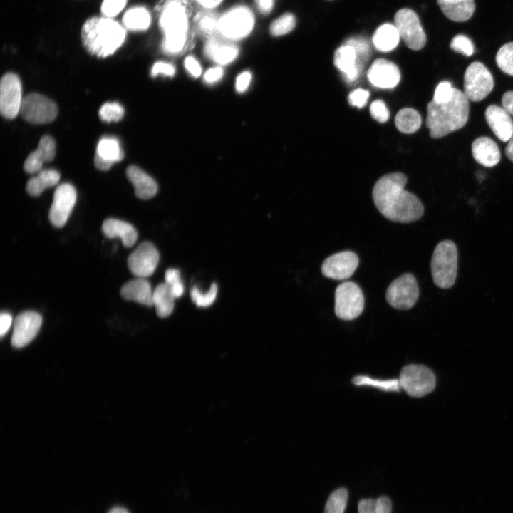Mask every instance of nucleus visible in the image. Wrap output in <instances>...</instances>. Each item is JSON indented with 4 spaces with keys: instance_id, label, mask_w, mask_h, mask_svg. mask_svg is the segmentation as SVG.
I'll return each instance as SVG.
<instances>
[{
    "instance_id": "obj_8",
    "label": "nucleus",
    "mask_w": 513,
    "mask_h": 513,
    "mask_svg": "<svg viewBox=\"0 0 513 513\" xmlns=\"http://www.w3.org/2000/svg\"><path fill=\"white\" fill-rule=\"evenodd\" d=\"M494 78L490 71L481 62L470 63L464 74V91L469 100L479 102L492 90Z\"/></svg>"
},
{
    "instance_id": "obj_39",
    "label": "nucleus",
    "mask_w": 513,
    "mask_h": 513,
    "mask_svg": "<svg viewBox=\"0 0 513 513\" xmlns=\"http://www.w3.org/2000/svg\"><path fill=\"white\" fill-rule=\"evenodd\" d=\"M165 283L170 286L175 299L180 297L184 293V286L180 280L178 269H169L165 274Z\"/></svg>"
},
{
    "instance_id": "obj_2",
    "label": "nucleus",
    "mask_w": 513,
    "mask_h": 513,
    "mask_svg": "<svg viewBox=\"0 0 513 513\" xmlns=\"http://www.w3.org/2000/svg\"><path fill=\"white\" fill-rule=\"evenodd\" d=\"M426 127L432 138H440L465 125L469 118V100L465 93L455 88L447 103L433 100L427 105Z\"/></svg>"
},
{
    "instance_id": "obj_31",
    "label": "nucleus",
    "mask_w": 513,
    "mask_h": 513,
    "mask_svg": "<svg viewBox=\"0 0 513 513\" xmlns=\"http://www.w3.org/2000/svg\"><path fill=\"white\" fill-rule=\"evenodd\" d=\"M175 299L170 286L165 282L155 287L153 291L152 303L159 317L166 318L172 314Z\"/></svg>"
},
{
    "instance_id": "obj_49",
    "label": "nucleus",
    "mask_w": 513,
    "mask_h": 513,
    "mask_svg": "<svg viewBox=\"0 0 513 513\" xmlns=\"http://www.w3.org/2000/svg\"><path fill=\"white\" fill-rule=\"evenodd\" d=\"M223 73V69L221 67H214L204 73V79L208 83H214L222 78Z\"/></svg>"
},
{
    "instance_id": "obj_1",
    "label": "nucleus",
    "mask_w": 513,
    "mask_h": 513,
    "mask_svg": "<svg viewBox=\"0 0 513 513\" xmlns=\"http://www.w3.org/2000/svg\"><path fill=\"white\" fill-rule=\"evenodd\" d=\"M406 182V175L397 172L383 175L374 185L373 202L390 221L410 223L420 219L424 214V206L419 198L405 190Z\"/></svg>"
},
{
    "instance_id": "obj_6",
    "label": "nucleus",
    "mask_w": 513,
    "mask_h": 513,
    "mask_svg": "<svg viewBox=\"0 0 513 513\" xmlns=\"http://www.w3.org/2000/svg\"><path fill=\"white\" fill-rule=\"evenodd\" d=\"M399 383L408 395L420 398L434 390L436 378L433 372L425 366L411 364L402 368Z\"/></svg>"
},
{
    "instance_id": "obj_15",
    "label": "nucleus",
    "mask_w": 513,
    "mask_h": 513,
    "mask_svg": "<svg viewBox=\"0 0 513 513\" xmlns=\"http://www.w3.org/2000/svg\"><path fill=\"white\" fill-rule=\"evenodd\" d=\"M75 187L69 183L58 185L53 194L48 218L51 224L60 228L66 223L76 201Z\"/></svg>"
},
{
    "instance_id": "obj_52",
    "label": "nucleus",
    "mask_w": 513,
    "mask_h": 513,
    "mask_svg": "<svg viewBox=\"0 0 513 513\" xmlns=\"http://www.w3.org/2000/svg\"><path fill=\"white\" fill-rule=\"evenodd\" d=\"M12 317L7 312H1L0 316V336L2 338L9 330Z\"/></svg>"
},
{
    "instance_id": "obj_22",
    "label": "nucleus",
    "mask_w": 513,
    "mask_h": 513,
    "mask_svg": "<svg viewBox=\"0 0 513 513\" xmlns=\"http://www.w3.org/2000/svg\"><path fill=\"white\" fill-rule=\"evenodd\" d=\"M56 155V143L48 135L43 136L36 150L26 159L24 169L28 173H36L42 170L43 163L53 160Z\"/></svg>"
},
{
    "instance_id": "obj_11",
    "label": "nucleus",
    "mask_w": 513,
    "mask_h": 513,
    "mask_svg": "<svg viewBox=\"0 0 513 513\" xmlns=\"http://www.w3.org/2000/svg\"><path fill=\"white\" fill-rule=\"evenodd\" d=\"M56 103L38 93H31L23 98L19 114L27 122L33 124H45L52 122L56 117Z\"/></svg>"
},
{
    "instance_id": "obj_36",
    "label": "nucleus",
    "mask_w": 513,
    "mask_h": 513,
    "mask_svg": "<svg viewBox=\"0 0 513 513\" xmlns=\"http://www.w3.org/2000/svg\"><path fill=\"white\" fill-rule=\"evenodd\" d=\"M498 67L506 74L513 76V41L502 45L496 55Z\"/></svg>"
},
{
    "instance_id": "obj_23",
    "label": "nucleus",
    "mask_w": 513,
    "mask_h": 513,
    "mask_svg": "<svg viewBox=\"0 0 513 513\" xmlns=\"http://www.w3.org/2000/svg\"><path fill=\"white\" fill-rule=\"evenodd\" d=\"M472 154L477 162L487 167L497 165L501 158L497 143L486 136L477 138L473 141Z\"/></svg>"
},
{
    "instance_id": "obj_12",
    "label": "nucleus",
    "mask_w": 513,
    "mask_h": 513,
    "mask_svg": "<svg viewBox=\"0 0 513 513\" xmlns=\"http://www.w3.org/2000/svg\"><path fill=\"white\" fill-rule=\"evenodd\" d=\"M252 13L246 7H236L219 19V31L229 39H239L247 36L254 26Z\"/></svg>"
},
{
    "instance_id": "obj_35",
    "label": "nucleus",
    "mask_w": 513,
    "mask_h": 513,
    "mask_svg": "<svg viewBox=\"0 0 513 513\" xmlns=\"http://www.w3.org/2000/svg\"><path fill=\"white\" fill-rule=\"evenodd\" d=\"M348 500V492L345 488L333 491L328 497L324 513H343Z\"/></svg>"
},
{
    "instance_id": "obj_56",
    "label": "nucleus",
    "mask_w": 513,
    "mask_h": 513,
    "mask_svg": "<svg viewBox=\"0 0 513 513\" xmlns=\"http://www.w3.org/2000/svg\"><path fill=\"white\" fill-rule=\"evenodd\" d=\"M507 142V145L505 148V154L507 157L513 162V136Z\"/></svg>"
},
{
    "instance_id": "obj_4",
    "label": "nucleus",
    "mask_w": 513,
    "mask_h": 513,
    "mask_svg": "<svg viewBox=\"0 0 513 513\" xmlns=\"http://www.w3.org/2000/svg\"><path fill=\"white\" fill-rule=\"evenodd\" d=\"M160 26L165 34L163 51L170 55L180 52L185 46L187 31V17L183 4L177 0L167 2L160 14Z\"/></svg>"
},
{
    "instance_id": "obj_14",
    "label": "nucleus",
    "mask_w": 513,
    "mask_h": 513,
    "mask_svg": "<svg viewBox=\"0 0 513 513\" xmlns=\"http://www.w3.org/2000/svg\"><path fill=\"white\" fill-rule=\"evenodd\" d=\"M23 97L19 76L13 73L4 74L0 83V111L5 118L13 119L20 111Z\"/></svg>"
},
{
    "instance_id": "obj_43",
    "label": "nucleus",
    "mask_w": 513,
    "mask_h": 513,
    "mask_svg": "<svg viewBox=\"0 0 513 513\" xmlns=\"http://www.w3.org/2000/svg\"><path fill=\"white\" fill-rule=\"evenodd\" d=\"M370 113L372 118L380 123H385L389 119L388 109L381 100L372 102L370 106Z\"/></svg>"
},
{
    "instance_id": "obj_55",
    "label": "nucleus",
    "mask_w": 513,
    "mask_h": 513,
    "mask_svg": "<svg viewBox=\"0 0 513 513\" xmlns=\"http://www.w3.org/2000/svg\"><path fill=\"white\" fill-rule=\"evenodd\" d=\"M198 3L207 8H213L219 5L222 0H197Z\"/></svg>"
},
{
    "instance_id": "obj_10",
    "label": "nucleus",
    "mask_w": 513,
    "mask_h": 513,
    "mask_svg": "<svg viewBox=\"0 0 513 513\" xmlns=\"http://www.w3.org/2000/svg\"><path fill=\"white\" fill-rule=\"evenodd\" d=\"M394 25L400 38L409 48L418 51L425 46L426 34L418 14L412 9L405 8L398 10L395 14Z\"/></svg>"
},
{
    "instance_id": "obj_45",
    "label": "nucleus",
    "mask_w": 513,
    "mask_h": 513,
    "mask_svg": "<svg viewBox=\"0 0 513 513\" xmlns=\"http://www.w3.org/2000/svg\"><path fill=\"white\" fill-rule=\"evenodd\" d=\"M370 96V93L362 88H357L348 95V103L352 106L361 108L364 107Z\"/></svg>"
},
{
    "instance_id": "obj_3",
    "label": "nucleus",
    "mask_w": 513,
    "mask_h": 513,
    "mask_svg": "<svg viewBox=\"0 0 513 513\" xmlns=\"http://www.w3.org/2000/svg\"><path fill=\"white\" fill-rule=\"evenodd\" d=\"M125 28L111 18L94 16L88 19L81 29V40L92 55L105 58L113 54L124 43Z\"/></svg>"
},
{
    "instance_id": "obj_5",
    "label": "nucleus",
    "mask_w": 513,
    "mask_h": 513,
    "mask_svg": "<svg viewBox=\"0 0 513 513\" xmlns=\"http://www.w3.org/2000/svg\"><path fill=\"white\" fill-rule=\"evenodd\" d=\"M457 249L455 242L445 239L435 247L430 261L434 284L440 289L453 286L457 274Z\"/></svg>"
},
{
    "instance_id": "obj_38",
    "label": "nucleus",
    "mask_w": 513,
    "mask_h": 513,
    "mask_svg": "<svg viewBox=\"0 0 513 513\" xmlns=\"http://www.w3.org/2000/svg\"><path fill=\"white\" fill-rule=\"evenodd\" d=\"M217 294V285L213 283L209 291L203 294L197 287H193L190 291V296L192 301L199 307H208L215 301Z\"/></svg>"
},
{
    "instance_id": "obj_44",
    "label": "nucleus",
    "mask_w": 513,
    "mask_h": 513,
    "mask_svg": "<svg viewBox=\"0 0 513 513\" xmlns=\"http://www.w3.org/2000/svg\"><path fill=\"white\" fill-rule=\"evenodd\" d=\"M198 27L200 30L206 33L211 34L215 31H219V19L212 15L204 14L199 17L198 19Z\"/></svg>"
},
{
    "instance_id": "obj_27",
    "label": "nucleus",
    "mask_w": 513,
    "mask_h": 513,
    "mask_svg": "<svg viewBox=\"0 0 513 513\" xmlns=\"http://www.w3.org/2000/svg\"><path fill=\"white\" fill-rule=\"evenodd\" d=\"M437 2L443 14L455 22L469 20L475 10L474 0H437Z\"/></svg>"
},
{
    "instance_id": "obj_47",
    "label": "nucleus",
    "mask_w": 513,
    "mask_h": 513,
    "mask_svg": "<svg viewBox=\"0 0 513 513\" xmlns=\"http://www.w3.org/2000/svg\"><path fill=\"white\" fill-rule=\"evenodd\" d=\"M184 63L186 69L193 77L197 78L201 75V66L194 57L187 56Z\"/></svg>"
},
{
    "instance_id": "obj_48",
    "label": "nucleus",
    "mask_w": 513,
    "mask_h": 513,
    "mask_svg": "<svg viewBox=\"0 0 513 513\" xmlns=\"http://www.w3.org/2000/svg\"><path fill=\"white\" fill-rule=\"evenodd\" d=\"M252 75L249 71H244L237 78L236 89L239 92L245 91L249 86Z\"/></svg>"
},
{
    "instance_id": "obj_17",
    "label": "nucleus",
    "mask_w": 513,
    "mask_h": 513,
    "mask_svg": "<svg viewBox=\"0 0 513 513\" xmlns=\"http://www.w3.org/2000/svg\"><path fill=\"white\" fill-rule=\"evenodd\" d=\"M357 254L351 251H343L327 257L321 266L322 274L333 280L350 278L358 265Z\"/></svg>"
},
{
    "instance_id": "obj_13",
    "label": "nucleus",
    "mask_w": 513,
    "mask_h": 513,
    "mask_svg": "<svg viewBox=\"0 0 513 513\" xmlns=\"http://www.w3.org/2000/svg\"><path fill=\"white\" fill-rule=\"evenodd\" d=\"M368 59L352 45L344 41L336 50L333 62L335 66L343 73V78L348 83H352L358 78Z\"/></svg>"
},
{
    "instance_id": "obj_50",
    "label": "nucleus",
    "mask_w": 513,
    "mask_h": 513,
    "mask_svg": "<svg viewBox=\"0 0 513 513\" xmlns=\"http://www.w3.org/2000/svg\"><path fill=\"white\" fill-rule=\"evenodd\" d=\"M376 500L366 499L359 501L358 504V513H375Z\"/></svg>"
},
{
    "instance_id": "obj_41",
    "label": "nucleus",
    "mask_w": 513,
    "mask_h": 513,
    "mask_svg": "<svg viewBox=\"0 0 513 513\" xmlns=\"http://www.w3.org/2000/svg\"><path fill=\"white\" fill-rule=\"evenodd\" d=\"M455 88L450 81H441L436 87L432 100L437 103H447L452 98Z\"/></svg>"
},
{
    "instance_id": "obj_16",
    "label": "nucleus",
    "mask_w": 513,
    "mask_h": 513,
    "mask_svg": "<svg viewBox=\"0 0 513 513\" xmlns=\"http://www.w3.org/2000/svg\"><path fill=\"white\" fill-rule=\"evenodd\" d=\"M159 259V253L155 246L150 242H144L128 256L127 264L133 275L145 278L154 273Z\"/></svg>"
},
{
    "instance_id": "obj_54",
    "label": "nucleus",
    "mask_w": 513,
    "mask_h": 513,
    "mask_svg": "<svg viewBox=\"0 0 513 513\" xmlns=\"http://www.w3.org/2000/svg\"><path fill=\"white\" fill-rule=\"evenodd\" d=\"M258 9L262 14H267L273 9L274 1L273 0H255Z\"/></svg>"
},
{
    "instance_id": "obj_37",
    "label": "nucleus",
    "mask_w": 513,
    "mask_h": 513,
    "mask_svg": "<svg viewBox=\"0 0 513 513\" xmlns=\"http://www.w3.org/2000/svg\"><path fill=\"white\" fill-rule=\"evenodd\" d=\"M125 113L123 107L116 102L104 103L99 110L100 119L107 123L118 122L120 120Z\"/></svg>"
},
{
    "instance_id": "obj_34",
    "label": "nucleus",
    "mask_w": 513,
    "mask_h": 513,
    "mask_svg": "<svg viewBox=\"0 0 513 513\" xmlns=\"http://www.w3.org/2000/svg\"><path fill=\"white\" fill-rule=\"evenodd\" d=\"M296 24L295 16L291 13H285L271 23L269 31L274 36H283L291 32Z\"/></svg>"
},
{
    "instance_id": "obj_51",
    "label": "nucleus",
    "mask_w": 513,
    "mask_h": 513,
    "mask_svg": "<svg viewBox=\"0 0 513 513\" xmlns=\"http://www.w3.org/2000/svg\"><path fill=\"white\" fill-rule=\"evenodd\" d=\"M392 504L390 499L385 496L376 499L375 513H391Z\"/></svg>"
},
{
    "instance_id": "obj_26",
    "label": "nucleus",
    "mask_w": 513,
    "mask_h": 513,
    "mask_svg": "<svg viewBox=\"0 0 513 513\" xmlns=\"http://www.w3.org/2000/svg\"><path fill=\"white\" fill-rule=\"evenodd\" d=\"M120 295L125 300L152 306L153 291L150 282L144 278H138L125 284L120 289Z\"/></svg>"
},
{
    "instance_id": "obj_24",
    "label": "nucleus",
    "mask_w": 513,
    "mask_h": 513,
    "mask_svg": "<svg viewBox=\"0 0 513 513\" xmlns=\"http://www.w3.org/2000/svg\"><path fill=\"white\" fill-rule=\"evenodd\" d=\"M126 175L133 184L135 195L141 200H148L155 195L157 191L156 182L142 169L130 165L127 168Z\"/></svg>"
},
{
    "instance_id": "obj_57",
    "label": "nucleus",
    "mask_w": 513,
    "mask_h": 513,
    "mask_svg": "<svg viewBox=\"0 0 513 513\" xmlns=\"http://www.w3.org/2000/svg\"><path fill=\"white\" fill-rule=\"evenodd\" d=\"M108 513H129V512L121 507H115L110 509Z\"/></svg>"
},
{
    "instance_id": "obj_32",
    "label": "nucleus",
    "mask_w": 513,
    "mask_h": 513,
    "mask_svg": "<svg viewBox=\"0 0 513 513\" xmlns=\"http://www.w3.org/2000/svg\"><path fill=\"white\" fill-rule=\"evenodd\" d=\"M421 123L420 113L411 108L400 110L395 118V124L398 130L406 134L416 132L420 128Z\"/></svg>"
},
{
    "instance_id": "obj_25",
    "label": "nucleus",
    "mask_w": 513,
    "mask_h": 513,
    "mask_svg": "<svg viewBox=\"0 0 513 513\" xmlns=\"http://www.w3.org/2000/svg\"><path fill=\"white\" fill-rule=\"evenodd\" d=\"M102 231L110 239L120 237L125 247H133L138 239V232L132 224L117 219H105L102 225Z\"/></svg>"
},
{
    "instance_id": "obj_30",
    "label": "nucleus",
    "mask_w": 513,
    "mask_h": 513,
    "mask_svg": "<svg viewBox=\"0 0 513 513\" xmlns=\"http://www.w3.org/2000/svg\"><path fill=\"white\" fill-rule=\"evenodd\" d=\"M37 173L26 185V192L33 197H38L46 188L56 185L60 180L59 172L53 169L41 170Z\"/></svg>"
},
{
    "instance_id": "obj_33",
    "label": "nucleus",
    "mask_w": 513,
    "mask_h": 513,
    "mask_svg": "<svg viewBox=\"0 0 513 513\" xmlns=\"http://www.w3.org/2000/svg\"><path fill=\"white\" fill-rule=\"evenodd\" d=\"M123 24L131 31H144L150 24V15L143 7L132 8L123 15Z\"/></svg>"
},
{
    "instance_id": "obj_21",
    "label": "nucleus",
    "mask_w": 513,
    "mask_h": 513,
    "mask_svg": "<svg viewBox=\"0 0 513 513\" xmlns=\"http://www.w3.org/2000/svg\"><path fill=\"white\" fill-rule=\"evenodd\" d=\"M123 155L117 138L103 137L98 143L94 163L98 170H108L115 162L122 160Z\"/></svg>"
},
{
    "instance_id": "obj_9",
    "label": "nucleus",
    "mask_w": 513,
    "mask_h": 513,
    "mask_svg": "<svg viewBox=\"0 0 513 513\" xmlns=\"http://www.w3.org/2000/svg\"><path fill=\"white\" fill-rule=\"evenodd\" d=\"M420 289L415 276L405 273L393 280L386 290L387 302L399 310L411 309L417 302Z\"/></svg>"
},
{
    "instance_id": "obj_19",
    "label": "nucleus",
    "mask_w": 513,
    "mask_h": 513,
    "mask_svg": "<svg viewBox=\"0 0 513 513\" xmlns=\"http://www.w3.org/2000/svg\"><path fill=\"white\" fill-rule=\"evenodd\" d=\"M369 82L374 86L380 88H393L400 79L398 67L393 62L378 58L371 64L367 72Z\"/></svg>"
},
{
    "instance_id": "obj_29",
    "label": "nucleus",
    "mask_w": 513,
    "mask_h": 513,
    "mask_svg": "<svg viewBox=\"0 0 513 513\" xmlns=\"http://www.w3.org/2000/svg\"><path fill=\"white\" fill-rule=\"evenodd\" d=\"M400 39V36L395 26L385 23L375 30L372 37V43L378 51L389 52L397 47Z\"/></svg>"
},
{
    "instance_id": "obj_40",
    "label": "nucleus",
    "mask_w": 513,
    "mask_h": 513,
    "mask_svg": "<svg viewBox=\"0 0 513 513\" xmlns=\"http://www.w3.org/2000/svg\"><path fill=\"white\" fill-rule=\"evenodd\" d=\"M450 47L453 51L465 56H470L474 53V45L472 41L463 34L454 36L450 43Z\"/></svg>"
},
{
    "instance_id": "obj_42",
    "label": "nucleus",
    "mask_w": 513,
    "mask_h": 513,
    "mask_svg": "<svg viewBox=\"0 0 513 513\" xmlns=\"http://www.w3.org/2000/svg\"><path fill=\"white\" fill-rule=\"evenodd\" d=\"M127 0H103L101 12L104 16L112 18L118 14L126 4Z\"/></svg>"
},
{
    "instance_id": "obj_7",
    "label": "nucleus",
    "mask_w": 513,
    "mask_h": 513,
    "mask_svg": "<svg viewBox=\"0 0 513 513\" xmlns=\"http://www.w3.org/2000/svg\"><path fill=\"white\" fill-rule=\"evenodd\" d=\"M364 296L361 288L354 282L346 281L339 284L335 291V314L342 320H353L363 311Z\"/></svg>"
},
{
    "instance_id": "obj_46",
    "label": "nucleus",
    "mask_w": 513,
    "mask_h": 513,
    "mask_svg": "<svg viewBox=\"0 0 513 513\" xmlns=\"http://www.w3.org/2000/svg\"><path fill=\"white\" fill-rule=\"evenodd\" d=\"M175 67L170 64L162 61L156 62L152 67L151 76L155 77L157 75H164L172 77L175 75Z\"/></svg>"
},
{
    "instance_id": "obj_20",
    "label": "nucleus",
    "mask_w": 513,
    "mask_h": 513,
    "mask_svg": "<svg viewBox=\"0 0 513 513\" xmlns=\"http://www.w3.org/2000/svg\"><path fill=\"white\" fill-rule=\"evenodd\" d=\"M484 115L495 136L502 142H508L513 136V121L510 114L503 107L490 105L487 108Z\"/></svg>"
},
{
    "instance_id": "obj_18",
    "label": "nucleus",
    "mask_w": 513,
    "mask_h": 513,
    "mask_svg": "<svg viewBox=\"0 0 513 513\" xmlns=\"http://www.w3.org/2000/svg\"><path fill=\"white\" fill-rule=\"evenodd\" d=\"M42 323L41 316L35 311H24L19 314L14 323L11 344L14 348H23L37 335Z\"/></svg>"
},
{
    "instance_id": "obj_53",
    "label": "nucleus",
    "mask_w": 513,
    "mask_h": 513,
    "mask_svg": "<svg viewBox=\"0 0 513 513\" xmlns=\"http://www.w3.org/2000/svg\"><path fill=\"white\" fill-rule=\"evenodd\" d=\"M502 105L510 115H513V90L504 93L502 98Z\"/></svg>"
},
{
    "instance_id": "obj_28",
    "label": "nucleus",
    "mask_w": 513,
    "mask_h": 513,
    "mask_svg": "<svg viewBox=\"0 0 513 513\" xmlns=\"http://www.w3.org/2000/svg\"><path fill=\"white\" fill-rule=\"evenodd\" d=\"M205 54L212 61L221 65L233 61L239 53L237 47L227 42L210 39L204 46Z\"/></svg>"
}]
</instances>
